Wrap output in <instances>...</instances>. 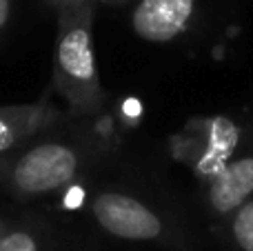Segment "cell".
<instances>
[{
    "label": "cell",
    "mask_w": 253,
    "mask_h": 251,
    "mask_svg": "<svg viewBox=\"0 0 253 251\" xmlns=\"http://www.w3.org/2000/svg\"><path fill=\"white\" fill-rule=\"evenodd\" d=\"M253 191V160H240V163L224 167L218 173L213 187H211V205L218 211H231Z\"/></svg>",
    "instance_id": "5"
},
{
    "label": "cell",
    "mask_w": 253,
    "mask_h": 251,
    "mask_svg": "<svg viewBox=\"0 0 253 251\" xmlns=\"http://www.w3.org/2000/svg\"><path fill=\"white\" fill-rule=\"evenodd\" d=\"M58 78L78 105L91 102L98 93L91 34L87 22L71 25L58 42Z\"/></svg>",
    "instance_id": "2"
},
{
    "label": "cell",
    "mask_w": 253,
    "mask_h": 251,
    "mask_svg": "<svg viewBox=\"0 0 253 251\" xmlns=\"http://www.w3.org/2000/svg\"><path fill=\"white\" fill-rule=\"evenodd\" d=\"M22 133V125L16 120V114L0 111V151L9 149L16 142V138Z\"/></svg>",
    "instance_id": "9"
},
{
    "label": "cell",
    "mask_w": 253,
    "mask_h": 251,
    "mask_svg": "<svg viewBox=\"0 0 253 251\" xmlns=\"http://www.w3.org/2000/svg\"><path fill=\"white\" fill-rule=\"evenodd\" d=\"M78 169L74 149L60 142H44L20 156L11 171V182L18 191L42 196L69 185Z\"/></svg>",
    "instance_id": "1"
},
{
    "label": "cell",
    "mask_w": 253,
    "mask_h": 251,
    "mask_svg": "<svg viewBox=\"0 0 253 251\" xmlns=\"http://www.w3.org/2000/svg\"><path fill=\"white\" fill-rule=\"evenodd\" d=\"M93 216L107 234L123 240H153L162 231L156 213L123 194H100L93 200Z\"/></svg>",
    "instance_id": "3"
},
{
    "label": "cell",
    "mask_w": 253,
    "mask_h": 251,
    "mask_svg": "<svg viewBox=\"0 0 253 251\" xmlns=\"http://www.w3.org/2000/svg\"><path fill=\"white\" fill-rule=\"evenodd\" d=\"M238 145V127L227 118H215L211 123L209 151L200 160V171L207 176H218L224 169L229 156Z\"/></svg>",
    "instance_id": "6"
},
{
    "label": "cell",
    "mask_w": 253,
    "mask_h": 251,
    "mask_svg": "<svg viewBox=\"0 0 253 251\" xmlns=\"http://www.w3.org/2000/svg\"><path fill=\"white\" fill-rule=\"evenodd\" d=\"M9 20V0H0V29Z\"/></svg>",
    "instance_id": "10"
},
{
    "label": "cell",
    "mask_w": 253,
    "mask_h": 251,
    "mask_svg": "<svg viewBox=\"0 0 253 251\" xmlns=\"http://www.w3.org/2000/svg\"><path fill=\"white\" fill-rule=\"evenodd\" d=\"M193 0H142L133 11V29L149 42H167L184 29Z\"/></svg>",
    "instance_id": "4"
},
{
    "label": "cell",
    "mask_w": 253,
    "mask_h": 251,
    "mask_svg": "<svg viewBox=\"0 0 253 251\" xmlns=\"http://www.w3.org/2000/svg\"><path fill=\"white\" fill-rule=\"evenodd\" d=\"M233 234H236V240L242 249L253 251V203L238 211V218L233 222Z\"/></svg>",
    "instance_id": "8"
},
{
    "label": "cell",
    "mask_w": 253,
    "mask_h": 251,
    "mask_svg": "<svg viewBox=\"0 0 253 251\" xmlns=\"http://www.w3.org/2000/svg\"><path fill=\"white\" fill-rule=\"evenodd\" d=\"M2 234H4V231H2V229H0V238H2Z\"/></svg>",
    "instance_id": "11"
},
{
    "label": "cell",
    "mask_w": 253,
    "mask_h": 251,
    "mask_svg": "<svg viewBox=\"0 0 253 251\" xmlns=\"http://www.w3.org/2000/svg\"><path fill=\"white\" fill-rule=\"evenodd\" d=\"M0 251H40V245L31 231L9 229L0 238Z\"/></svg>",
    "instance_id": "7"
}]
</instances>
